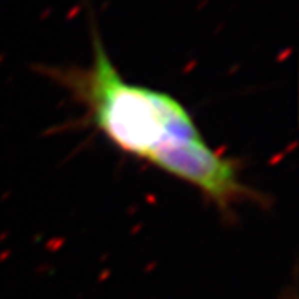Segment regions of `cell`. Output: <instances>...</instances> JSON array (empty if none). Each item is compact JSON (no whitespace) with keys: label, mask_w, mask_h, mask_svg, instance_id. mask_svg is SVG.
<instances>
[{"label":"cell","mask_w":299,"mask_h":299,"mask_svg":"<svg viewBox=\"0 0 299 299\" xmlns=\"http://www.w3.org/2000/svg\"><path fill=\"white\" fill-rule=\"evenodd\" d=\"M40 70L64 88L113 145L191 185L223 216L244 203L264 204V196L242 178L240 162L209 146L180 101L122 78L96 31L88 66Z\"/></svg>","instance_id":"cell-1"}]
</instances>
